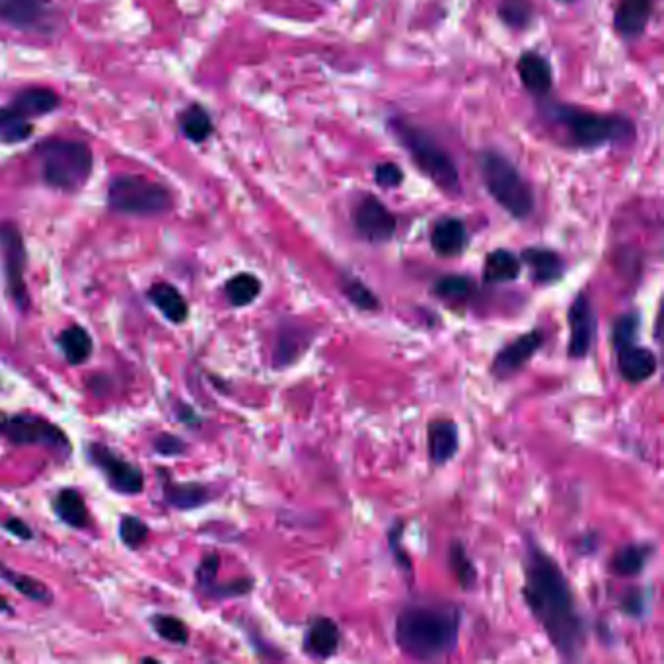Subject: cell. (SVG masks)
Returning a JSON list of instances; mask_svg holds the SVG:
<instances>
[{
  "label": "cell",
  "mask_w": 664,
  "mask_h": 664,
  "mask_svg": "<svg viewBox=\"0 0 664 664\" xmlns=\"http://www.w3.org/2000/svg\"><path fill=\"white\" fill-rule=\"evenodd\" d=\"M460 612L443 604H411L396 618V643L417 661H435L454 651Z\"/></svg>",
  "instance_id": "cell-2"
},
{
  "label": "cell",
  "mask_w": 664,
  "mask_h": 664,
  "mask_svg": "<svg viewBox=\"0 0 664 664\" xmlns=\"http://www.w3.org/2000/svg\"><path fill=\"white\" fill-rule=\"evenodd\" d=\"M390 127L398 141L411 154L413 162L439 185L444 193H460V174L454 160L427 131L407 123L404 119H392Z\"/></svg>",
  "instance_id": "cell-6"
},
{
  "label": "cell",
  "mask_w": 664,
  "mask_h": 664,
  "mask_svg": "<svg viewBox=\"0 0 664 664\" xmlns=\"http://www.w3.org/2000/svg\"><path fill=\"white\" fill-rule=\"evenodd\" d=\"M341 643V631L330 618H316L304 637V651L314 659H330Z\"/></svg>",
  "instance_id": "cell-20"
},
{
  "label": "cell",
  "mask_w": 664,
  "mask_h": 664,
  "mask_svg": "<svg viewBox=\"0 0 664 664\" xmlns=\"http://www.w3.org/2000/svg\"><path fill=\"white\" fill-rule=\"evenodd\" d=\"M178 417L184 421L185 425H197L199 423L197 413L191 407L184 406V404L178 406Z\"/></svg>",
  "instance_id": "cell-47"
},
{
  "label": "cell",
  "mask_w": 664,
  "mask_h": 664,
  "mask_svg": "<svg viewBox=\"0 0 664 664\" xmlns=\"http://www.w3.org/2000/svg\"><path fill=\"white\" fill-rule=\"evenodd\" d=\"M0 256L4 265V281L8 295L18 310L26 312L30 306V295L26 287V244L22 230L16 222H0Z\"/></svg>",
  "instance_id": "cell-9"
},
{
  "label": "cell",
  "mask_w": 664,
  "mask_h": 664,
  "mask_svg": "<svg viewBox=\"0 0 664 664\" xmlns=\"http://www.w3.org/2000/svg\"><path fill=\"white\" fill-rule=\"evenodd\" d=\"M544 343V332L542 330H532V332L524 333L517 337L513 343L505 345L493 365H491V374L499 380H507L511 376H515L518 370L536 355V351L542 347Z\"/></svg>",
  "instance_id": "cell-14"
},
{
  "label": "cell",
  "mask_w": 664,
  "mask_h": 664,
  "mask_svg": "<svg viewBox=\"0 0 664 664\" xmlns=\"http://www.w3.org/2000/svg\"><path fill=\"white\" fill-rule=\"evenodd\" d=\"M219 555L209 554L199 565L197 569V581H199V587L205 592H209V589L217 583V571H219Z\"/></svg>",
  "instance_id": "cell-42"
},
{
  "label": "cell",
  "mask_w": 664,
  "mask_h": 664,
  "mask_svg": "<svg viewBox=\"0 0 664 664\" xmlns=\"http://www.w3.org/2000/svg\"><path fill=\"white\" fill-rule=\"evenodd\" d=\"M0 577L14 589L20 592L22 596L36 600L41 604H51L53 600V592L49 591L47 585H43L41 581H37L36 577H30L26 573L14 571L10 567H6L4 563H0Z\"/></svg>",
  "instance_id": "cell-30"
},
{
  "label": "cell",
  "mask_w": 664,
  "mask_h": 664,
  "mask_svg": "<svg viewBox=\"0 0 664 664\" xmlns=\"http://www.w3.org/2000/svg\"><path fill=\"white\" fill-rule=\"evenodd\" d=\"M32 135H34V125L26 115H22L10 104L0 108V143L2 145L24 143Z\"/></svg>",
  "instance_id": "cell-28"
},
{
  "label": "cell",
  "mask_w": 664,
  "mask_h": 664,
  "mask_svg": "<svg viewBox=\"0 0 664 664\" xmlns=\"http://www.w3.org/2000/svg\"><path fill=\"white\" fill-rule=\"evenodd\" d=\"M357 234L370 244H384L396 234L398 222L390 209L376 197H365L353 211Z\"/></svg>",
  "instance_id": "cell-12"
},
{
  "label": "cell",
  "mask_w": 664,
  "mask_h": 664,
  "mask_svg": "<svg viewBox=\"0 0 664 664\" xmlns=\"http://www.w3.org/2000/svg\"><path fill=\"white\" fill-rule=\"evenodd\" d=\"M2 528H4L6 532H10L12 536H16L18 540H24V542H28V540H32V538H34V532H32V528H30V526H28V524H26L22 518H6V520L2 522Z\"/></svg>",
  "instance_id": "cell-46"
},
{
  "label": "cell",
  "mask_w": 664,
  "mask_h": 664,
  "mask_svg": "<svg viewBox=\"0 0 664 664\" xmlns=\"http://www.w3.org/2000/svg\"><path fill=\"white\" fill-rule=\"evenodd\" d=\"M433 291H435V295L443 298V300L458 302V300H466L468 296L472 295L474 285L464 275H446L435 283Z\"/></svg>",
  "instance_id": "cell-38"
},
{
  "label": "cell",
  "mask_w": 664,
  "mask_h": 664,
  "mask_svg": "<svg viewBox=\"0 0 664 664\" xmlns=\"http://www.w3.org/2000/svg\"><path fill=\"white\" fill-rule=\"evenodd\" d=\"M518 74L528 92L534 96H546L554 86V73L546 57L528 51L518 59Z\"/></svg>",
  "instance_id": "cell-19"
},
{
  "label": "cell",
  "mask_w": 664,
  "mask_h": 664,
  "mask_svg": "<svg viewBox=\"0 0 664 664\" xmlns=\"http://www.w3.org/2000/svg\"><path fill=\"white\" fill-rule=\"evenodd\" d=\"M341 291L343 295L349 298L351 304H355L357 308L361 310H378L380 308V302L378 298L374 296V293L370 291L369 287L359 281L357 277H343L341 281Z\"/></svg>",
  "instance_id": "cell-37"
},
{
  "label": "cell",
  "mask_w": 664,
  "mask_h": 664,
  "mask_svg": "<svg viewBox=\"0 0 664 664\" xmlns=\"http://www.w3.org/2000/svg\"><path fill=\"white\" fill-rule=\"evenodd\" d=\"M57 343H59L67 363L73 367L86 363L94 351V341H92L90 333L86 332L82 326H71V328L63 330L59 333Z\"/></svg>",
  "instance_id": "cell-27"
},
{
  "label": "cell",
  "mask_w": 664,
  "mask_h": 664,
  "mask_svg": "<svg viewBox=\"0 0 664 664\" xmlns=\"http://www.w3.org/2000/svg\"><path fill=\"white\" fill-rule=\"evenodd\" d=\"M164 497L178 511H193L211 501V493L201 483H166Z\"/></svg>",
  "instance_id": "cell-25"
},
{
  "label": "cell",
  "mask_w": 664,
  "mask_h": 664,
  "mask_svg": "<svg viewBox=\"0 0 664 664\" xmlns=\"http://www.w3.org/2000/svg\"><path fill=\"white\" fill-rule=\"evenodd\" d=\"M88 460L104 474L113 491L121 495H139L145 489V474L106 444H88Z\"/></svg>",
  "instance_id": "cell-11"
},
{
  "label": "cell",
  "mask_w": 664,
  "mask_h": 664,
  "mask_svg": "<svg viewBox=\"0 0 664 664\" xmlns=\"http://www.w3.org/2000/svg\"><path fill=\"white\" fill-rule=\"evenodd\" d=\"M596 333V316L587 293L575 296L569 306V345L571 359H585L591 353Z\"/></svg>",
  "instance_id": "cell-13"
},
{
  "label": "cell",
  "mask_w": 664,
  "mask_h": 664,
  "mask_svg": "<svg viewBox=\"0 0 664 664\" xmlns=\"http://www.w3.org/2000/svg\"><path fill=\"white\" fill-rule=\"evenodd\" d=\"M653 8L655 0H620L614 14L618 34L626 39L641 36L653 16Z\"/></svg>",
  "instance_id": "cell-16"
},
{
  "label": "cell",
  "mask_w": 664,
  "mask_h": 664,
  "mask_svg": "<svg viewBox=\"0 0 664 664\" xmlns=\"http://www.w3.org/2000/svg\"><path fill=\"white\" fill-rule=\"evenodd\" d=\"M178 125H180V131L184 133L185 139H189L195 145H203L215 131L209 111L199 104L187 106L178 117Z\"/></svg>",
  "instance_id": "cell-26"
},
{
  "label": "cell",
  "mask_w": 664,
  "mask_h": 664,
  "mask_svg": "<svg viewBox=\"0 0 664 664\" xmlns=\"http://www.w3.org/2000/svg\"><path fill=\"white\" fill-rule=\"evenodd\" d=\"M254 587V581L252 579H238V581H230V583H224V585H213L209 589V596H215V598H230V596H242V594H248L252 591Z\"/></svg>",
  "instance_id": "cell-43"
},
{
  "label": "cell",
  "mask_w": 664,
  "mask_h": 664,
  "mask_svg": "<svg viewBox=\"0 0 664 664\" xmlns=\"http://www.w3.org/2000/svg\"><path fill=\"white\" fill-rule=\"evenodd\" d=\"M645 602H647V592L631 591L622 600V610L629 616H641L645 612Z\"/></svg>",
  "instance_id": "cell-45"
},
{
  "label": "cell",
  "mask_w": 664,
  "mask_h": 664,
  "mask_svg": "<svg viewBox=\"0 0 664 664\" xmlns=\"http://www.w3.org/2000/svg\"><path fill=\"white\" fill-rule=\"evenodd\" d=\"M649 554H651V546H647V544H629L626 548H622L620 552H616L614 559H612V569H614V573H618L622 577L639 575L643 571V567L647 565Z\"/></svg>",
  "instance_id": "cell-32"
},
{
  "label": "cell",
  "mask_w": 664,
  "mask_h": 664,
  "mask_svg": "<svg viewBox=\"0 0 664 664\" xmlns=\"http://www.w3.org/2000/svg\"><path fill=\"white\" fill-rule=\"evenodd\" d=\"M0 22L26 34H51L59 26L53 0H0Z\"/></svg>",
  "instance_id": "cell-10"
},
{
  "label": "cell",
  "mask_w": 664,
  "mask_h": 664,
  "mask_svg": "<svg viewBox=\"0 0 664 664\" xmlns=\"http://www.w3.org/2000/svg\"><path fill=\"white\" fill-rule=\"evenodd\" d=\"M0 437L18 446L32 444L65 458L71 454V441L55 423L32 413L0 411Z\"/></svg>",
  "instance_id": "cell-8"
},
{
  "label": "cell",
  "mask_w": 664,
  "mask_h": 664,
  "mask_svg": "<svg viewBox=\"0 0 664 664\" xmlns=\"http://www.w3.org/2000/svg\"><path fill=\"white\" fill-rule=\"evenodd\" d=\"M480 170L489 195L511 217L524 221L532 215L536 207L534 191L507 156L497 150L481 152Z\"/></svg>",
  "instance_id": "cell-5"
},
{
  "label": "cell",
  "mask_w": 664,
  "mask_h": 664,
  "mask_svg": "<svg viewBox=\"0 0 664 664\" xmlns=\"http://www.w3.org/2000/svg\"><path fill=\"white\" fill-rule=\"evenodd\" d=\"M639 326H641V320H639L637 312H628V314L620 316L612 330V339H614L616 349L635 343V339L639 335Z\"/></svg>",
  "instance_id": "cell-40"
},
{
  "label": "cell",
  "mask_w": 664,
  "mask_h": 664,
  "mask_svg": "<svg viewBox=\"0 0 664 664\" xmlns=\"http://www.w3.org/2000/svg\"><path fill=\"white\" fill-rule=\"evenodd\" d=\"M468 244L466 224L456 217H444L431 230V246L443 258L460 256Z\"/></svg>",
  "instance_id": "cell-17"
},
{
  "label": "cell",
  "mask_w": 664,
  "mask_h": 664,
  "mask_svg": "<svg viewBox=\"0 0 664 664\" xmlns=\"http://www.w3.org/2000/svg\"><path fill=\"white\" fill-rule=\"evenodd\" d=\"M522 261L528 265L534 281L542 285L559 281L565 273V261L554 250L528 248L522 252Z\"/></svg>",
  "instance_id": "cell-22"
},
{
  "label": "cell",
  "mask_w": 664,
  "mask_h": 664,
  "mask_svg": "<svg viewBox=\"0 0 664 664\" xmlns=\"http://www.w3.org/2000/svg\"><path fill=\"white\" fill-rule=\"evenodd\" d=\"M618 367L624 380L629 384H641L655 376L657 372V357L651 349L639 347L635 343L618 349Z\"/></svg>",
  "instance_id": "cell-15"
},
{
  "label": "cell",
  "mask_w": 664,
  "mask_h": 664,
  "mask_svg": "<svg viewBox=\"0 0 664 664\" xmlns=\"http://www.w3.org/2000/svg\"><path fill=\"white\" fill-rule=\"evenodd\" d=\"M427 444H429L431 462L437 466H443L458 454V448H460L458 427L448 419H437V421L429 423Z\"/></svg>",
  "instance_id": "cell-18"
},
{
  "label": "cell",
  "mask_w": 664,
  "mask_h": 664,
  "mask_svg": "<svg viewBox=\"0 0 664 664\" xmlns=\"http://www.w3.org/2000/svg\"><path fill=\"white\" fill-rule=\"evenodd\" d=\"M154 450L162 456H180L184 454L187 450L184 441L176 435H170V433H160L156 439H154Z\"/></svg>",
  "instance_id": "cell-44"
},
{
  "label": "cell",
  "mask_w": 664,
  "mask_h": 664,
  "mask_svg": "<svg viewBox=\"0 0 664 664\" xmlns=\"http://www.w3.org/2000/svg\"><path fill=\"white\" fill-rule=\"evenodd\" d=\"M450 567L460 583L462 589L470 591L474 585H476V579H478V573H476V567L474 563L470 561V557L466 554L464 546L460 542H454L450 546Z\"/></svg>",
  "instance_id": "cell-34"
},
{
  "label": "cell",
  "mask_w": 664,
  "mask_h": 664,
  "mask_svg": "<svg viewBox=\"0 0 664 664\" xmlns=\"http://www.w3.org/2000/svg\"><path fill=\"white\" fill-rule=\"evenodd\" d=\"M152 629L156 631L158 637H162L168 643H176V645H185L189 641V631L185 628L184 622L176 616H168V614H156L150 618Z\"/></svg>",
  "instance_id": "cell-36"
},
{
  "label": "cell",
  "mask_w": 664,
  "mask_h": 664,
  "mask_svg": "<svg viewBox=\"0 0 664 664\" xmlns=\"http://www.w3.org/2000/svg\"><path fill=\"white\" fill-rule=\"evenodd\" d=\"M36 158L43 182L65 193L80 191L94 170L92 148L74 139H43L36 147Z\"/></svg>",
  "instance_id": "cell-3"
},
{
  "label": "cell",
  "mask_w": 664,
  "mask_h": 664,
  "mask_svg": "<svg viewBox=\"0 0 664 664\" xmlns=\"http://www.w3.org/2000/svg\"><path fill=\"white\" fill-rule=\"evenodd\" d=\"M150 302L162 312L166 320L172 324H184L189 316V304L184 295L170 283H154L148 289Z\"/></svg>",
  "instance_id": "cell-23"
},
{
  "label": "cell",
  "mask_w": 664,
  "mask_h": 664,
  "mask_svg": "<svg viewBox=\"0 0 664 664\" xmlns=\"http://www.w3.org/2000/svg\"><path fill=\"white\" fill-rule=\"evenodd\" d=\"M108 207L129 217H160L174 209V195L166 185L135 174H119L108 184Z\"/></svg>",
  "instance_id": "cell-7"
},
{
  "label": "cell",
  "mask_w": 664,
  "mask_h": 664,
  "mask_svg": "<svg viewBox=\"0 0 664 664\" xmlns=\"http://www.w3.org/2000/svg\"><path fill=\"white\" fill-rule=\"evenodd\" d=\"M374 180H376V184L380 185V187L392 189V187H398V185L404 182V172L394 162H382L374 170Z\"/></svg>",
  "instance_id": "cell-41"
},
{
  "label": "cell",
  "mask_w": 664,
  "mask_h": 664,
  "mask_svg": "<svg viewBox=\"0 0 664 664\" xmlns=\"http://www.w3.org/2000/svg\"><path fill=\"white\" fill-rule=\"evenodd\" d=\"M224 293L232 306L242 308L258 298L261 293V281L254 273H238L226 283Z\"/></svg>",
  "instance_id": "cell-31"
},
{
  "label": "cell",
  "mask_w": 664,
  "mask_h": 664,
  "mask_svg": "<svg viewBox=\"0 0 664 664\" xmlns=\"http://www.w3.org/2000/svg\"><path fill=\"white\" fill-rule=\"evenodd\" d=\"M520 275V259L509 250H495L485 258L483 279L487 283H509Z\"/></svg>",
  "instance_id": "cell-29"
},
{
  "label": "cell",
  "mask_w": 664,
  "mask_h": 664,
  "mask_svg": "<svg viewBox=\"0 0 664 664\" xmlns=\"http://www.w3.org/2000/svg\"><path fill=\"white\" fill-rule=\"evenodd\" d=\"M524 600L565 661H579L585 647V622L559 563L534 540L524 554Z\"/></svg>",
  "instance_id": "cell-1"
},
{
  "label": "cell",
  "mask_w": 664,
  "mask_h": 664,
  "mask_svg": "<svg viewBox=\"0 0 664 664\" xmlns=\"http://www.w3.org/2000/svg\"><path fill=\"white\" fill-rule=\"evenodd\" d=\"M550 117L559 123L571 139V145L581 148H600L629 141L635 133L633 123L624 115H602L579 110L573 106L550 104Z\"/></svg>",
  "instance_id": "cell-4"
},
{
  "label": "cell",
  "mask_w": 664,
  "mask_h": 664,
  "mask_svg": "<svg viewBox=\"0 0 664 664\" xmlns=\"http://www.w3.org/2000/svg\"><path fill=\"white\" fill-rule=\"evenodd\" d=\"M2 612H4V614H6V612H12V608H10L8 600H6V598L0 594V614H2Z\"/></svg>",
  "instance_id": "cell-48"
},
{
  "label": "cell",
  "mask_w": 664,
  "mask_h": 664,
  "mask_svg": "<svg viewBox=\"0 0 664 664\" xmlns=\"http://www.w3.org/2000/svg\"><path fill=\"white\" fill-rule=\"evenodd\" d=\"M304 337H306V332H298L295 328L279 335V343H277V351H275V365L277 367H285V365L296 361V357L302 355L300 351H304V347H308Z\"/></svg>",
  "instance_id": "cell-35"
},
{
  "label": "cell",
  "mask_w": 664,
  "mask_h": 664,
  "mask_svg": "<svg viewBox=\"0 0 664 664\" xmlns=\"http://www.w3.org/2000/svg\"><path fill=\"white\" fill-rule=\"evenodd\" d=\"M119 538L131 550L141 548L148 538L147 522H143L141 518L133 517V515L121 517V520H119Z\"/></svg>",
  "instance_id": "cell-39"
},
{
  "label": "cell",
  "mask_w": 664,
  "mask_h": 664,
  "mask_svg": "<svg viewBox=\"0 0 664 664\" xmlns=\"http://www.w3.org/2000/svg\"><path fill=\"white\" fill-rule=\"evenodd\" d=\"M499 18L513 30L530 26L534 18V6L530 0H503L499 6Z\"/></svg>",
  "instance_id": "cell-33"
},
{
  "label": "cell",
  "mask_w": 664,
  "mask_h": 664,
  "mask_svg": "<svg viewBox=\"0 0 664 664\" xmlns=\"http://www.w3.org/2000/svg\"><path fill=\"white\" fill-rule=\"evenodd\" d=\"M12 108L20 111L22 115H26L28 119L32 117H43L49 115L61 106V98L55 90L45 88V86H30L20 90L14 100L10 102Z\"/></svg>",
  "instance_id": "cell-21"
},
{
  "label": "cell",
  "mask_w": 664,
  "mask_h": 664,
  "mask_svg": "<svg viewBox=\"0 0 664 664\" xmlns=\"http://www.w3.org/2000/svg\"><path fill=\"white\" fill-rule=\"evenodd\" d=\"M53 511L67 526L76 528V530L86 528L90 524V515H88V507L84 503V497L73 487L61 489L55 495Z\"/></svg>",
  "instance_id": "cell-24"
}]
</instances>
